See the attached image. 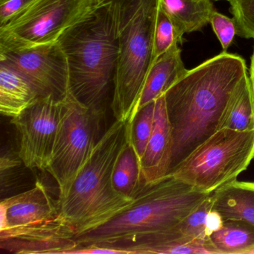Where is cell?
<instances>
[{
  "mask_svg": "<svg viewBox=\"0 0 254 254\" xmlns=\"http://www.w3.org/2000/svg\"><path fill=\"white\" fill-rule=\"evenodd\" d=\"M104 114L80 102L70 92L61 101L60 118L47 172L59 189V199L70 191L77 175L101 138Z\"/></svg>",
  "mask_w": 254,
  "mask_h": 254,
  "instance_id": "obj_7",
  "label": "cell"
},
{
  "mask_svg": "<svg viewBox=\"0 0 254 254\" xmlns=\"http://www.w3.org/2000/svg\"><path fill=\"white\" fill-rule=\"evenodd\" d=\"M67 254H127V253L122 250L90 245L79 247L76 249L69 251Z\"/></svg>",
  "mask_w": 254,
  "mask_h": 254,
  "instance_id": "obj_27",
  "label": "cell"
},
{
  "mask_svg": "<svg viewBox=\"0 0 254 254\" xmlns=\"http://www.w3.org/2000/svg\"><path fill=\"white\" fill-rule=\"evenodd\" d=\"M212 209L211 195L180 224V230L187 242L206 240V219L208 212Z\"/></svg>",
  "mask_w": 254,
  "mask_h": 254,
  "instance_id": "obj_23",
  "label": "cell"
},
{
  "mask_svg": "<svg viewBox=\"0 0 254 254\" xmlns=\"http://www.w3.org/2000/svg\"><path fill=\"white\" fill-rule=\"evenodd\" d=\"M62 216L58 203L41 181L17 195L3 199L0 203V229L29 227L54 221Z\"/></svg>",
  "mask_w": 254,
  "mask_h": 254,
  "instance_id": "obj_12",
  "label": "cell"
},
{
  "mask_svg": "<svg viewBox=\"0 0 254 254\" xmlns=\"http://www.w3.org/2000/svg\"><path fill=\"white\" fill-rule=\"evenodd\" d=\"M254 159V130L224 128L197 147L172 174L205 193L231 184Z\"/></svg>",
  "mask_w": 254,
  "mask_h": 254,
  "instance_id": "obj_6",
  "label": "cell"
},
{
  "mask_svg": "<svg viewBox=\"0 0 254 254\" xmlns=\"http://www.w3.org/2000/svg\"><path fill=\"white\" fill-rule=\"evenodd\" d=\"M247 254H254V248H252L251 251H248Z\"/></svg>",
  "mask_w": 254,
  "mask_h": 254,
  "instance_id": "obj_30",
  "label": "cell"
},
{
  "mask_svg": "<svg viewBox=\"0 0 254 254\" xmlns=\"http://www.w3.org/2000/svg\"><path fill=\"white\" fill-rule=\"evenodd\" d=\"M211 194L172 175L164 177L147 186L121 213L98 228L75 236L78 248L96 245L127 254H157L166 247L187 243L180 224Z\"/></svg>",
  "mask_w": 254,
  "mask_h": 254,
  "instance_id": "obj_2",
  "label": "cell"
},
{
  "mask_svg": "<svg viewBox=\"0 0 254 254\" xmlns=\"http://www.w3.org/2000/svg\"><path fill=\"white\" fill-rule=\"evenodd\" d=\"M224 127L238 131L254 130V106L251 83L247 84L236 99Z\"/></svg>",
  "mask_w": 254,
  "mask_h": 254,
  "instance_id": "obj_21",
  "label": "cell"
},
{
  "mask_svg": "<svg viewBox=\"0 0 254 254\" xmlns=\"http://www.w3.org/2000/svg\"><path fill=\"white\" fill-rule=\"evenodd\" d=\"M205 242L211 254H247L254 248V225L236 220L224 221Z\"/></svg>",
  "mask_w": 254,
  "mask_h": 254,
  "instance_id": "obj_19",
  "label": "cell"
},
{
  "mask_svg": "<svg viewBox=\"0 0 254 254\" xmlns=\"http://www.w3.org/2000/svg\"><path fill=\"white\" fill-rule=\"evenodd\" d=\"M230 4L237 35L254 39V0H230Z\"/></svg>",
  "mask_w": 254,
  "mask_h": 254,
  "instance_id": "obj_24",
  "label": "cell"
},
{
  "mask_svg": "<svg viewBox=\"0 0 254 254\" xmlns=\"http://www.w3.org/2000/svg\"><path fill=\"white\" fill-rule=\"evenodd\" d=\"M250 83H251V92H252L253 103L254 106V48L252 57H251V67H250Z\"/></svg>",
  "mask_w": 254,
  "mask_h": 254,
  "instance_id": "obj_29",
  "label": "cell"
},
{
  "mask_svg": "<svg viewBox=\"0 0 254 254\" xmlns=\"http://www.w3.org/2000/svg\"><path fill=\"white\" fill-rule=\"evenodd\" d=\"M61 101L38 97L18 117L11 118L20 136L19 157L28 169L47 171L56 141Z\"/></svg>",
  "mask_w": 254,
  "mask_h": 254,
  "instance_id": "obj_10",
  "label": "cell"
},
{
  "mask_svg": "<svg viewBox=\"0 0 254 254\" xmlns=\"http://www.w3.org/2000/svg\"><path fill=\"white\" fill-rule=\"evenodd\" d=\"M35 0H0V27L15 18Z\"/></svg>",
  "mask_w": 254,
  "mask_h": 254,
  "instance_id": "obj_26",
  "label": "cell"
},
{
  "mask_svg": "<svg viewBox=\"0 0 254 254\" xmlns=\"http://www.w3.org/2000/svg\"><path fill=\"white\" fill-rule=\"evenodd\" d=\"M106 1L112 10L119 48L118 75L110 108L116 120L130 122L155 62L154 32L160 0Z\"/></svg>",
  "mask_w": 254,
  "mask_h": 254,
  "instance_id": "obj_5",
  "label": "cell"
},
{
  "mask_svg": "<svg viewBox=\"0 0 254 254\" xmlns=\"http://www.w3.org/2000/svg\"><path fill=\"white\" fill-rule=\"evenodd\" d=\"M113 184L120 194L130 200L137 197L149 185L142 173L140 158L130 136L116 162Z\"/></svg>",
  "mask_w": 254,
  "mask_h": 254,
  "instance_id": "obj_18",
  "label": "cell"
},
{
  "mask_svg": "<svg viewBox=\"0 0 254 254\" xmlns=\"http://www.w3.org/2000/svg\"><path fill=\"white\" fill-rule=\"evenodd\" d=\"M184 36L178 32L170 17L159 7L154 32V55L156 59L167 52L172 46L183 44Z\"/></svg>",
  "mask_w": 254,
  "mask_h": 254,
  "instance_id": "obj_22",
  "label": "cell"
},
{
  "mask_svg": "<svg viewBox=\"0 0 254 254\" xmlns=\"http://www.w3.org/2000/svg\"><path fill=\"white\" fill-rule=\"evenodd\" d=\"M129 137L128 122L115 120L105 130L77 175L69 194L58 200L59 212L75 236L91 231L133 202L114 189L116 162Z\"/></svg>",
  "mask_w": 254,
  "mask_h": 254,
  "instance_id": "obj_4",
  "label": "cell"
},
{
  "mask_svg": "<svg viewBox=\"0 0 254 254\" xmlns=\"http://www.w3.org/2000/svg\"><path fill=\"white\" fill-rule=\"evenodd\" d=\"M170 142V125L165 96L163 95L155 100L154 127L140 160L141 168L147 184H153L166 176Z\"/></svg>",
  "mask_w": 254,
  "mask_h": 254,
  "instance_id": "obj_13",
  "label": "cell"
},
{
  "mask_svg": "<svg viewBox=\"0 0 254 254\" xmlns=\"http://www.w3.org/2000/svg\"><path fill=\"white\" fill-rule=\"evenodd\" d=\"M249 82L244 59L223 52L187 70L165 93L171 130L166 176L224 128L236 99Z\"/></svg>",
  "mask_w": 254,
  "mask_h": 254,
  "instance_id": "obj_1",
  "label": "cell"
},
{
  "mask_svg": "<svg viewBox=\"0 0 254 254\" xmlns=\"http://www.w3.org/2000/svg\"><path fill=\"white\" fill-rule=\"evenodd\" d=\"M0 62L24 77L39 97L60 102L69 92L67 59L59 41L27 48L0 47Z\"/></svg>",
  "mask_w": 254,
  "mask_h": 254,
  "instance_id": "obj_9",
  "label": "cell"
},
{
  "mask_svg": "<svg viewBox=\"0 0 254 254\" xmlns=\"http://www.w3.org/2000/svg\"><path fill=\"white\" fill-rule=\"evenodd\" d=\"M225 1H228V2H230V0H225Z\"/></svg>",
  "mask_w": 254,
  "mask_h": 254,
  "instance_id": "obj_32",
  "label": "cell"
},
{
  "mask_svg": "<svg viewBox=\"0 0 254 254\" xmlns=\"http://www.w3.org/2000/svg\"><path fill=\"white\" fill-rule=\"evenodd\" d=\"M73 229L63 217L29 227L0 229V248L18 254H67L76 249Z\"/></svg>",
  "mask_w": 254,
  "mask_h": 254,
  "instance_id": "obj_11",
  "label": "cell"
},
{
  "mask_svg": "<svg viewBox=\"0 0 254 254\" xmlns=\"http://www.w3.org/2000/svg\"><path fill=\"white\" fill-rule=\"evenodd\" d=\"M160 6L182 36L209 24L215 11L211 0H160Z\"/></svg>",
  "mask_w": 254,
  "mask_h": 254,
  "instance_id": "obj_17",
  "label": "cell"
},
{
  "mask_svg": "<svg viewBox=\"0 0 254 254\" xmlns=\"http://www.w3.org/2000/svg\"><path fill=\"white\" fill-rule=\"evenodd\" d=\"M209 23L221 44L223 52H227L237 35L234 20L215 11Z\"/></svg>",
  "mask_w": 254,
  "mask_h": 254,
  "instance_id": "obj_25",
  "label": "cell"
},
{
  "mask_svg": "<svg viewBox=\"0 0 254 254\" xmlns=\"http://www.w3.org/2000/svg\"><path fill=\"white\" fill-rule=\"evenodd\" d=\"M224 220L218 212L211 209L208 212L206 219V236H209L215 232L218 231L222 227Z\"/></svg>",
  "mask_w": 254,
  "mask_h": 254,
  "instance_id": "obj_28",
  "label": "cell"
},
{
  "mask_svg": "<svg viewBox=\"0 0 254 254\" xmlns=\"http://www.w3.org/2000/svg\"><path fill=\"white\" fill-rule=\"evenodd\" d=\"M67 59L69 90L80 102L105 114L115 92L119 48L111 5L101 2L58 40Z\"/></svg>",
  "mask_w": 254,
  "mask_h": 254,
  "instance_id": "obj_3",
  "label": "cell"
},
{
  "mask_svg": "<svg viewBox=\"0 0 254 254\" xmlns=\"http://www.w3.org/2000/svg\"><path fill=\"white\" fill-rule=\"evenodd\" d=\"M178 44L172 46L153 64L145 79L137 111L164 95L188 70L184 66Z\"/></svg>",
  "mask_w": 254,
  "mask_h": 254,
  "instance_id": "obj_14",
  "label": "cell"
},
{
  "mask_svg": "<svg viewBox=\"0 0 254 254\" xmlns=\"http://www.w3.org/2000/svg\"><path fill=\"white\" fill-rule=\"evenodd\" d=\"M155 101L147 104L136 112L129 123V136L139 158H142L153 131Z\"/></svg>",
  "mask_w": 254,
  "mask_h": 254,
  "instance_id": "obj_20",
  "label": "cell"
},
{
  "mask_svg": "<svg viewBox=\"0 0 254 254\" xmlns=\"http://www.w3.org/2000/svg\"><path fill=\"white\" fill-rule=\"evenodd\" d=\"M38 97L24 77L0 62V112L2 115L10 118L18 117Z\"/></svg>",
  "mask_w": 254,
  "mask_h": 254,
  "instance_id": "obj_16",
  "label": "cell"
},
{
  "mask_svg": "<svg viewBox=\"0 0 254 254\" xmlns=\"http://www.w3.org/2000/svg\"><path fill=\"white\" fill-rule=\"evenodd\" d=\"M212 209L229 220L244 221L254 225V182L236 180L211 194Z\"/></svg>",
  "mask_w": 254,
  "mask_h": 254,
  "instance_id": "obj_15",
  "label": "cell"
},
{
  "mask_svg": "<svg viewBox=\"0 0 254 254\" xmlns=\"http://www.w3.org/2000/svg\"><path fill=\"white\" fill-rule=\"evenodd\" d=\"M99 1H100L101 2H103L104 0H99Z\"/></svg>",
  "mask_w": 254,
  "mask_h": 254,
  "instance_id": "obj_31",
  "label": "cell"
},
{
  "mask_svg": "<svg viewBox=\"0 0 254 254\" xmlns=\"http://www.w3.org/2000/svg\"><path fill=\"white\" fill-rule=\"evenodd\" d=\"M100 3L99 0H35L0 27V47L27 48L56 42Z\"/></svg>",
  "mask_w": 254,
  "mask_h": 254,
  "instance_id": "obj_8",
  "label": "cell"
}]
</instances>
